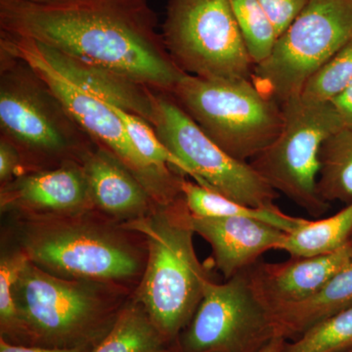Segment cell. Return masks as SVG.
<instances>
[{
  "mask_svg": "<svg viewBox=\"0 0 352 352\" xmlns=\"http://www.w3.org/2000/svg\"><path fill=\"white\" fill-rule=\"evenodd\" d=\"M21 1L39 6L69 8V7L115 6V4L127 3V2L135 1V0H21Z\"/></svg>",
  "mask_w": 352,
  "mask_h": 352,
  "instance_id": "30",
  "label": "cell"
},
{
  "mask_svg": "<svg viewBox=\"0 0 352 352\" xmlns=\"http://www.w3.org/2000/svg\"><path fill=\"white\" fill-rule=\"evenodd\" d=\"M162 36L171 59L187 75L251 78L254 63L228 0H170Z\"/></svg>",
  "mask_w": 352,
  "mask_h": 352,
  "instance_id": "9",
  "label": "cell"
},
{
  "mask_svg": "<svg viewBox=\"0 0 352 352\" xmlns=\"http://www.w3.org/2000/svg\"><path fill=\"white\" fill-rule=\"evenodd\" d=\"M29 261L25 254L16 248L2 252L0 259V328L1 338L17 342L18 317L13 298V285L21 270Z\"/></svg>",
  "mask_w": 352,
  "mask_h": 352,
  "instance_id": "27",
  "label": "cell"
},
{
  "mask_svg": "<svg viewBox=\"0 0 352 352\" xmlns=\"http://www.w3.org/2000/svg\"><path fill=\"white\" fill-rule=\"evenodd\" d=\"M352 307V259L314 295L270 312L275 337L295 340Z\"/></svg>",
  "mask_w": 352,
  "mask_h": 352,
  "instance_id": "18",
  "label": "cell"
},
{
  "mask_svg": "<svg viewBox=\"0 0 352 352\" xmlns=\"http://www.w3.org/2000/svg\"><path fill=\"white\" fill-rule=\"evenodd\" d=\"M110 105L126 127L132 144L146 161L159 168H170L182 175H188L193 182H196L193 171L164 144L149 122L117 106L112 104Z\"/></svg>",
  "mask_w": 352,
  "mask_h": 352,
  "instance_id": "25",
  "label": "cell"
},
{
  "mask_svg": "<svg viewBox=\"0 0 352 352\" xmlns=\"http://www.w3.org/2000/svg\"><path fill=\"white\" fill-rule=\"evenodd\" d=\"M0 138L17 148L25 173L80 164L97 145L32 67L3 50Z\"/></svg>",
  "mask_w": 352,
  "mask_h": 352,
  "instance_id": "5",
  "label": "cell"
},
{
  "mask_svg": "<svg viewBox=\"0 0 352 352\" xmlns=\"http://www.w3.org/2000/svg\"><path fill=\"white\" fill-rule=\"evenodd\" d=\"M349 352H352V351H349Z\"/></svg>",
  "mask_w": 352,
  "mask_h": 352,
  "instance_id": "35",
  "label": "cell"
},
{
  "mask_svg": "<svg viewBox=\"0 0 352 352\" xmlns=\"http://www.w3.org/2000/svg\"><path fill=\"white\" fill-rule=\"evenodd\" d=\"M80 164L95 210L109 219L126 223L147 217L156 208L135 175L100 146H95Z\"/></svg>",
  "mask_w": 352,
  "mask_h": 352,
  "instance_id": "16",
  "label": "cell"
},
{
  "mask_svg": "<svg viewBox=\"0 0 352 352\" xmlns=\"http://www.w3.org/2000/svg\"><path fill=\"white\" fill-rule=\"evenodd\" d=\"M0 32L32 39L171 94L183 76L147 0L95 7H45L0 0Z\"/></svg>",
  "mask_w": 352,
  "mask_h": 352,
  "instance_id": "1",
  "label": "cell"
},
{
  "mask_svg": "<svg viewBox=\"0 0 352 352\" xmlns=\"http://www.w3.org/2000/svg\"><path fill=\"white\" fill-rule=\"evenodd\" d=\"M332 103L337 109L344 126L352 129V87Z\"/></svg>",
  "mask_w": 352,
  "mask_h": 352,
  "instance_id": "32",
  "label": "cell"
},
{
  "mask_svg": "<svg viewBox=\"0 0 352 352\" xmlns=\"http://www.w3.org/2000/svg\"><path fill=\"white\" fill-rule=\"evenodd\" d=\"M352 259L351 243L332 254L256 263L245 270L252 293L268 314L314 295Z\"/></svg>",
  "mask_w": 352,
  "mask_h": 352,
  "instance_id": "14",
  "label": "cell"
},
{
  "mask_svg": "<svg viewBox=\"0 0 352 352\" xmlns=\"http://www.w3.org/2000/svg\"><path fill=\"white\" fill-rule=\"evenodd\" d=\"M351 245H352V239H351Z\"/></svg>",
  "mask_w": 352,
  "mask_h": 352,
  "instance_id": "34",
  "label": "cell"
},
{
  "mask_svg": "<svg viewBox=\"0 0 352 352\" xmlns=\"http://www.w3.org/2000/svg\"><path fill=\"white\" fill-rule=\"evenodd\" d=\"M0 50L29 64L95 144L118 157L144 186L156 205H168L182 195V182L185 175L146 161L132 144L126 127L110 104L55 71L29 39L0 32Z\"/></svg>",
  "mask_w": 352,
  "mask_h": 352,
  "instance_id": "8",
  "label": "cell"
},
{
  "mask_svg": "<svg viewBox=\"0 0 352 352\" xmlns=\"http://www.w3.org/2000/svg\"><path fill=\"white\" fill-rule=\"evenodd\" d=\"M25 168L17 148L6 138H0V183L10 182L24 175Z\"/></svg>",
  "mask_w": 352,
  "mask_h": 352,
  "instance_id": "29",
  "label": "cell"
},
{
  "mask_svg": "<svg viewBox=\"0 0 352 352\" xmlns=\"http://www.w3.org/2000/svg\"><path fill=\"white\" fill-rule=\"evenodd\" d=\"M16 248L55 276L124 285L135 289L144 272L143 236L98 210L76 214H9Z\"/></svg>",
  "mask_w": 352,
  "mask_h": 352,
  "instance_id": "2",
  "label": "cell"
},
{
  "mask_svg": "<svg viewBox=\"0 0 352 352\" xmlns=\"http://www.w3.org/2000/svg\"><path fill=\"white\" fill-rule=\"evenodd\" d=\"M287 340L281 337H274L258 352H283Z\"/></svg>",
  "mask_w": 352,
  "mask_h": 352,
  "instance_id": "33",
  "label": "cell"
},
{
  "mask_svg": "<svg viewBox=\"0 0 352 352\" xmlns=\"http://www.w3.org/2000/svg\"><path fill=\"white\" fill-rule=\"evenodd\" d=\"M275 337L270 314L252 293L247 273L205 286L186 330L184 352H258Z\"/></svg>",
  "mask_w": 352,
  "mask_h": 352,
  "instance_id": "12",
  "label": "cell"
},
{
  "mask_svg": "<svg viewBox=\"0 0 352 352\" xmlns=\"http://www.w3.org/2000/svg\"><path fill=\"white\" fill-rule=\"evenodd\" d=\"M152 126L189 166L201 186L254 208H274L279 193L250 163L234 159L205 133L170 94L155 91Z\"/></svg>",
  "mask_w": 352,
  "mask_h": 352,
  "instance_id": "11",
  "label": "cell"
},
{
  "mask_svg": "<svg viewBox=\"0 0 352 352\" xmlns=\"http://www.w3.org/2000/svg\"><path fill=\"white\" fill-rule=\"evenodd\" d=\"M1 214H76L95 210L82 164L72 162L18 176L0 187Z\"/></svg>",
  "mask_w": 352,
  "mask_h": 352,
  "instance_id": "13",
  "label": "cell"
},
{
  "mask_svg": "<svg viewBox=\"0 0 352 352\" xmlns=\"http://www.w3.org/2000/svg\"><path fill=\"white\" fill-rule=\"evenodd\" d=\"M29 41L36 52L69 82L107 103L138 116L152 126L155 90L111 69Z\"/></svg>",
  "mask_w": 352,
  "mask_h": 352,
  "instance_id": "17",
  "label": "cell"
},
{
  "mask_svg": "<svg viewBox=\"0 0 352 352\" xmlns=\"http://www.w3.org/2000/svg\"><path fill=\"white\" fill-rule=\"evenodd\" d=\"M194 232L212 248V266L226 280L249 270L263 254L279 251L288 233L240 217H200L191 214Z\"/></svg>",
  "mask_w": 352,
  "mask_h": 352,
  "instance_id": "15",
  "label": "cell"
},
{
  "mask_svg": "<svg viewBox=\"0 0 352 352\" xmlns=\"http://www.w3.org/2000/svg\"><path fill=\"white\" fill-rule=\"evenodd\" d=\"M272 23L278 38L300 13L307 0H258Z\"/></svg>",
  "mask_w": 352,
  "mask_h": 352,
  "instance_id": "28",
  "label": "cell"
},
{
  "mask_svg": "<svg viewBox=\"0 0 352 352\" xmlns=\"http://www.w3.org/2000/svg\"><path fill=\"white\" fill-rule=\"evenodd\" d=\"M182 193L190 212L196 217L258 220L288 234L307 221L303 217L285 214L277 206L274 208H254L244 205L185 177L182 182Z\"/></svg>",
  "mask_w": 352,
  "mask_h": 352,
  "instance_id": "19",
  "label": "cell"
},
{
  "mask_svg": "<svg viewBox=\"0 0 352 352\" xmlns=\"http://www.w3.org/2000/svg\"><path fill=\"white\" fill-rule=\"evenodd\" d=\"M351 87L352 38L310 76L300 97L307 101L328 103Z\"/></svg>",
  "mask_w": 352,
  "mask_h": 352,
  "instance_id": "24",
  "label": "cell"
},
{
  "mask_svg": "<svg viewBox=\"0 0 352 352\" xmlns=\"http://www.w3.org/2000/svg\"><path fill=\"white\" fill-rule=\"evenodd\" d=\"M351 239L352 201L326 219H307L287 234L279 251L288 252L289 256H320L339 251Z\"/></svg>",
  "mask_w": 352,
  "mask_h": 352,
  "instance_id": "20",
  "label": "cell"
},
{
  "mask_svg": "<svg viewBox=\"0 0 352 352\" xmlns=\"http://www.w3.org/2000/svg\"><path fill=\"white\" fill-rule=\"evenodd\" d=\"M168 340L131 296L112 329L91 352H164Z\"/></svg>",
  "mask_w": 352,
  "mask_h": 352,
  "instance_id": "21",
  "label": "cell"
},
{
  "mask_svg": "<svg viewBox=\"0 0 352 352\" xmlns=\"http://www.w3.org/2000/svg\"><path fill=\"white\" fill-rule=\"evenodd\" d=\"M94 346L76 347H44L38 346H24L13 344L4 338H0V352H91Z\"/></svg>",
  "mask_w": 352,
  "mask_h": 352,
  "instance_id": "31",
  "label": "cell"
},
{
  "mask_svg": "<svg viewBox=\"0 0 352 352\" xmlns=\"http://www.w3.org/2000/svg\"><path fill=\"white\" fill-rule=\"evenodd\" d=\"M122 226L141 234L147 245L144 272L132 296L170 342L193 318L210 280L196 254L191 212L182 195Z\"/></svg>",
  "mask_w": 352,
  "mask_h": 352,
  "instance_id": "4",
  "label": "cell"
},
{
  "mask_svg": "<svg viewBox=\"0 0 352 352\" xmlns=\"http://www.w3.org/2000/svg\"><path fill=\"white\" fill-rule=\"evenodd\" d=\"M170 95L223 151L245 163L266 149L283 126L281 104L252 78L207 80L186 74Z\"/></svg>",
  "mask_w": 352,
  "mask_h": 352,
  "instance_id": "6",
  "label": "cell"
},
{
  "mask_svg": "<svg viewBox=\"0 0 352 352\" xmlns=\"http://www.w3.org/2000/svg\"><path fill=\"white\" fill-rule=\"evenodd\" d=\"M254 66L264 61L278 38L276 31L258 0H228Z\"/></svg>",
  "mask_w": 352,
  "mask_h": 352,
  "instance_id": "23",
  "label": "cell"
},
{
  "mask_svg": "<svg viewBox=\"0 0 352 352\" xmlns=\"http://www.w3.org/2000/svg\"><path fill=\"white\" fill-rule=\"evenodd\" d=\"M282 108L279 135L249 163L278 193L319 219L330 208L317 188L319 155L323 143L344 124L332 102L316 103L298 96Z\"/></svg>",
  "mask_w": 352,
  "mask_h": 352,
  "instance_id": "7",
  "label": "cell"
},
{
  "mask_svg": "<svg viewBox=\"0 0 352 352\" xmlns=\"http://www.w3.org/2000/svg\"><path fill=\"white\" fill-rule=\"evenodd\" d=\"M352 351V307L317 324L300 337L286 342L283 352Z\"/></svg>",
  "mask_w": 352,
  "mask_h": 352,
  "instance_id": "26",
  "label": "cell"
},
{
  "mask_svg": "<svg viewBox=\"0 0 352 352\" xmlns=\"http://www.w3.org/2000/svg\"><path fill=\"white\" fill-rule=\"evenodd\" d=\"M351 38L352 0H307L270 56L254 67L252 82L283 105Z\"/></svg>",
  "mask_w": 352,
  "mask_h": 352,
  "instance_id": "10",
  "label": "cell"
},
{
  "mask_svg": "<svg viewBox=\"0 0 352 352\" xmlns=\"http://www.w3.org/2000/svg\"><path fill=\"white\" fill-rule=\"evenodd\" d=\"M317 188L324 201H352V129L342 127L323 143Z\"/></svg>",
  "mask_w": 352,
  "mask_h": 352,
  "instance_id": "22",
  "label": "cell"
},
{
  "mask_svg": "<svg viewBox=\"0 0 352 352\" xmlns=\"http://www.w3.org/2000/svg\"><path fill=\"white\" fill-rule=\"evenodd\" d=\"M133 292L124 285L55 276L28 261L13 285L17 342L60 349L95 346Z\"/></svg>",
  "mask_w": 352,
  "mask_h": 352,
  "instance_id": "3",
  "label": "cell"
}]
</instances>
